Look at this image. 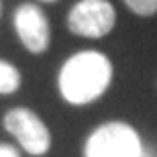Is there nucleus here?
I'll list each match as a JSON object with an SVG mask.
<instances>
[{"label":"nucleus","instance_id":"7","mask_svg":"<svg viewBox=\"0 0 157 157\" xmlns=\"http://www.w3.org/2000/svg\"><path fill=\"white\" fill-rule=\"evenodd\" d=\"M128 10L139 17H153L157 14V0H124Z\"/></svg>","mask_w":157,"mask_h":157},{"label":"nucleus","instance_id":"1","mask_svg":"<svg viewBox=\"0 0 157 157\" xmlns=\"http://www.w3.org/2000/svg\"><path fill=\"white\" fill-rule=\"evenodd\" d=\"M112 63L100 51H80L65 59L59 70L57 86L65 102L84 106L98 100L110 88Z\"/></svg>","mask_w":157,"mask_h":157},{"label":"nucleus","instance_id":"5","mask_svg":"<svg viewBox=\"0 0 157 157\" xmlns=\"http://www.w3.org/2000/svg\"><path fill=\"white\" fill-rule=\"evenodd\" d=\"M14 29L18 39L31 53H43L51 43V29L45 12L39 6L25 2L14 12Z\"/></svg>","mask_w":157,"mask_h":157},{"label":"nucleus","instance_id":"8","mask_svg":"<svg viewBox=\"0 0 157 157\" xmlns=\"http://www.w3.org/2000/svg\"><path fill=\"white\" fill-rule=\"evenodd\" d=\"M0 157H18V151L10 145H0Z\"/></svg>","mask_w":157,"mask_h":157},{"label":"nucleus","instance_id":"4","mask_svg":"<svg viewBox=\"0 0 157 157\" xmlns=\"http://www.w3.org/2000/svg\"><path fill=\"white\" fill-rule=\"evenodd\" d=\"M4 128L21 143L29 155H45L51 147L49 128L31 108L17 106L4 114Z\"/></svg>","mask_w":157,"mask_h":157},{"label":"nucleus","instance_id":"6","mask_svg":"<svg viewBox=\"0 0 157 157\" xmlns=\"http://www.w3.org/2000/svg\"><path fill=\"white\" fill-rule=\"evenodd\" d=\"M21 88V74L12 63L0 59V94H14Z\"/></svg>","mask_w":157,"mask_h":157},{"label":"nucleus","instance_id":"9","mask_svg":"<svg viewBox=\"0 0 157 157\" xmlns=\"http://www.w3.org/2000/svg\"><path fill=\"white\" fill-rule=\"evenodd\" d=\"M43 2H55V0H43Z\"/></svg>","mask_w":157,"mask_h":157},{"label":"nucleus","instance_id":"2","mask_svg":"<svg viewBox=\"0 0 157 157\" xmlns=\"http://www.w3.org/2000/svg\"><path fill=\"white\" fill-rule=\"evenodd\" d=\"M84 157H143V143L128 122H104L88 135Z\"/></svg>","mask_w":157,"mask_h":157},{"label":"nucleus","instance_id":"3","mask_svg":"<svg viewBox=\"0 0 157 157\" xmlns=\"http://www.w3.org/2000/svg\"><path fill=\"white\" fill-rule=\"evenodd\" d=\"M117 10L108 0H80L67 12L70 33L86 39L106 37L114 29Z\"/></svg>","mask_w":157,"mask_h":157}]
</instances>
